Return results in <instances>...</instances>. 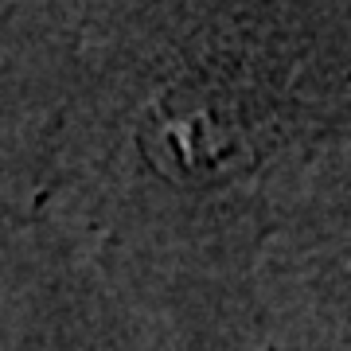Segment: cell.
<instances>
[{
	"mask_svg": "<svg viewBox=\"0 0 351 351\" xmlns=\"http://www.w3.org/2000/svg\"><path fill=\"white\" fill-rule=\"evenodd\" d=\"M348 106L351 0H149L71 51L0 219L254 281Z\"/></svg>",
	"mask_w": 351,
	"mask_h": 351,
	"instance_id": "6da1fadb",
	"label": "cell"
},
{
	"mask_svg": "<svg viewBox=\"0 0 351 351\" xmlns=\"http://www.w3.org/2000/svg\"><path fill=\"white\" fill-rule=\"evenodd\" d=\"M4 351H269L254 281L149 269L32 219H0Z\"/></svg>",
	"mask_w": 351,
	"mask_h": 351,
	"instance_id": "7a4b0ae2",
	"label": "cell"
},
{
	"mask_svg": "<svg viewBox=\"0 0 351 351\" xmlns=\"http://www.w3.org/2000/svg\"><path fill=\"white\" fill-rule=\"evenodd\" d=\"M269 351H351V106L254 265Z\"/></svg>",
	"mask_w": 351,
	"mask_h": 351,
	"instance_id": "3957f363",
	"label": "cell"
},
{
	"mask_svg": "<svg viewBox=\"0 0 351 351\" xmlns=\"http://www.w3.org/2000/svg\"><path fill=\"white\" fill-rule=\"evenodd\" d=\"M149 0H0V168L27 156L71 51Z\"/></svg>",
	"mask_w": 351,
	"mask_h": 351,
	"instance_id": "277c9868",
	"label": "cell"
}]
</instances>
